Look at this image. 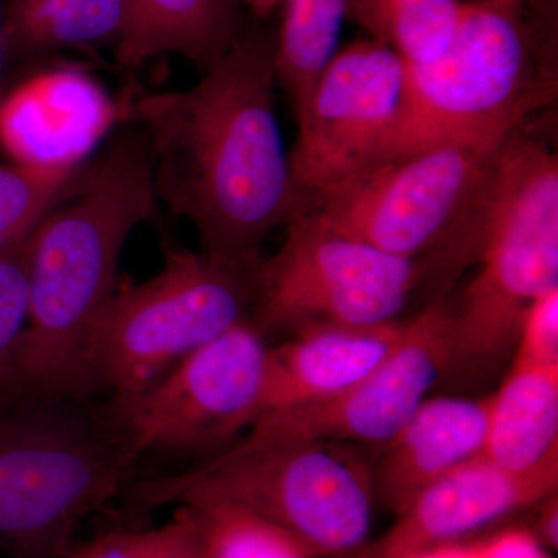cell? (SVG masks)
<instances>
[{
    "label": "cell",
    "instance_id": "cell-9",
    "mask_svg": "<svg viewBox=\"0 0 558 558\" xmlns=\"http://www.w3.org/2000/svg\"><path fill=\"white\" fill-rule=\"evenodd\" d=\"M517 130L454 140L384 161L296 213H311L330 229L391 255L418 259L449 242L499 149Z\"/></svg>",
    "mask_w": 558,
    "mask_h": 558
},
{
    "label": "cell",
    "instance_id": "cell-30",
    "mask_svg": "<svg viewBox=\"0 0 558 558\" xmlns=\"http://www.w3.org/2000/svg\"><path fill=\"white\" fill-rule=\"evenodd\" d=\"M11 78L9 61H7L5 36H3V0H0V97L9 89Z\"/></svg>",
    "mask_w": 558,
    "mask_h": 558
},
{
    "label": "cell",
    "instance_id": "cell-5",
    "mask_svg": "<svg viewBox=\"0 0 558 558\" xmlns=\"http://www.w3.org/2000/svg\"><path fill=\"white\" fill-rule=\"evenodd\" d=\"M135 498L146 508L236 506L323 558H343L368 542L376 490L374 468L357 446L245 435L196 468L143 481Z\"/></svg>",
    "mask_w": 558,
    "mask_h": 558
},
{
    "label": "cell",
    "instance_id": "cell-1",
    "mask_svg": "<svg viewBox=\"0 0 558 558\" xmlns=\"http://www.w3.org/2000/svg\"><path fill=\"white\" fill-rule=\"evenodd\" d=\"M277 35L245 24L199 83L128 87L123 123L148 137L157 199L193 223L201 252L250 263L299 209L290 153L275 110Z\"/></svg>",
    "mask_w": 558,
    "mask_h": 558
},
{
    "label": "cell",
    "instance_id": "cell-16",
    "mask_svg": "<svg viewBox=\"0 0 558 558\" xmlns=\"http://www.w3.org/2000/svg\"><path fill=\"white\" fill-rule=\"evenodd\" d=\"M492 395L425 399L387 446L374 469L376 501L402 512L424 488L483 454Z\"/></svg>",
    "mask_w": 558,
    "mask_h": 558
},
{
    "label": "cell",
    "instance_id": "cell-18",
    "mask_svg": "<svg viewBox=\"0 0 558 558\" xmlns=\"http://www.w3.org/2000/svg\"><path fill=\"white\" fill-rule=\"evenodd\" d=\"M558 450V362L515 355L492 395L483 457L501 468L527 470Z\"/></svg>",
    "mask_w": 558,
    "mask_h": 558
},
{
    "label": "cell",
    "instance_id": "cell-7",
    "mask_svg": "<svg viewBox=\"0 0 558 558\" xmlns=\"http://www.w3.org/2000/svg\"><path fill=\"white\" fill-rule=\"evenodd\" d=\"M526 2H462L449 47L436 60L407 64L402 120L379 163L454 140L517 130L554 100L556 81L539 64Z\"/></svg>",
    "mask_w": 558,
    "mask_h": 558
},
{
    "label": "cell",
    "instance_id": "cell-4",
    "mask_svg": "<svg viewBox=\"0 0 558 558\" xmlns=\"http://www.w3.org/2000/svg\"><path fill=\"white\" fill-rule=\"evenodd\" d=\"M135 461L87 398H0V550L68 558L83 521L119 494Z\"/></svg>",
    "mask_w": 558,
    "mask_h": 558
},
{
    "label": "cell",
    "instance_id": "cell-6",
    "mask_svg": "<svg viewBox=\"0 0 558 558\" xmlns=\"http://www.w3.org/2000/svg\"><path fill=\"white\" fill-rule=\"evenodd\" d=\"M260 258L240 263L167 245L154 277L117 282L84 343V396L137 392L248 319Z\"/></svg>",
    "mask_w": 558,
    "mask_h": 558
},
{
    "label": "cell",
    "instance_id": "cell-23",
    "mask_svg": "<svg viewBox=\"0 0 558 558\" xmlns=\"http://www.w3.org/2000/svg\"><path fill=\"white\" fill-rule=\"evenodd\" d=\"M68 558H207L196 510L178 506L163 526L113 531L76 543Z\"/></svg>",
    "mask_w": 558,
    "mask_h": 558
},
{
    "label": "cell",
    "instance_id": "cell-21",
    "mask_svg": "<svg viewBox=\"0 0 558 558\" xmlns=\"http://www.w3.org/2000/svg\"><path fill=\"white\" fill-rule=\"evenodd\" d=\"M461 5V0H348L347 20L407 64H425L449 47Z\"/></svg>",
    "mask_w": 558,
    "mask_h": 558
},
{
    "label": "cell",
    "instance_id": "cell-13",
    "mask_svg": "<svg viewBox=\"0 0 558 558\" xmlns=\"http://www.w3.org/2000/svg\"><path fill=\"white\" fill-rule=\"evenodd\" d=\"M557 490L558 450L521 472L480 454L424 488L381 537L343 558H407L461 542L513 513L534 509Z\"/></svg>",
    "mask_w": 558,
    "mask_h": 558
},
{
    "label": "cell",
    "instance_id": "cell-27",
    "mask_svg": "<svg viewBox=\"0 0 558 558\" xmlns=\"http://www.w3.org/2000/svg\"><path fill=\"white\" fill-rule=\"evenodd\" d=\"M462 558H550L529 529L510 527L488 537L464 539Z\"/></svg>",
    "mask_w": 558,
    "mask_h": 558
},
{
    "label": "cell",
    "instance_id": "cell-28",
    "mask_svg": "<svg viewBox=\"0 0 558 558\" xmlns=\"http://www.w3.org/2000/svg\"><path fill=\"white\" fill-rule=\"evenodd\" d=\"M534 526L529 529L531 534L537 538L539 545L546 550L558 548V497L557 494L543 499L535 506Z\"/></svg>",
    "mask_w": 558,
    "mask_h": 558
},
{
    "label": "cell",
    "instance_id": "cell-19",
    "mask_svg": "<svg viewBox=\"0 0 558 558\" xmlns=\"http://www.w3.org/2000/svg\"><path fill=\"white\" fill-rule=\"evenodd\" d=\"M124 0H3V36L11 78L65 50L119 43Z\"/></svg>",
    "mask_w": 558,
    "mask_h": 558
},
{
    "label": "cell",
    "instance_id": "cell-31",
    "mask_svg": "<svg viewBox=\"0 0 558 558\" xmlns=\"http://www.w3.org/2000/svg\"><path fill=\"white\" fill-rule=\"evenodd\" d=\"M240 5L248 7L253 13L258 16H269L271 11L277 10L279 5H284L286 0H236Z\"/></svg>",
    "mask_w": 558,
    "mask_h": 558
},
{
    "label": "cell",
    "instance_id": "cell-8",
    "mask_svg": "<svg viewBox=\"0 0 558 558\" xmlns=\"http://www.w3.org/2000/svg\"><path fill=\"white\" fill-rule=\"evenodd\" d=\"M286 226L284 244L256 270L250 322L264 336L398 322L424 274L421 260L349 238L307 211Z\"/></svg>",
    "mask_w": 558,
    "mask_h": 558
},
{
    "label": "cell",
    "instance_id": "cell-26",
    "mask_svg": "<svg viewBox=\"0 0 558 558\" xmlns=\"http://www.w3.org/2000/svg\"><path fill=\"white\" fill-rule=\"evenodd\" d=\"M515 348L521 357L558 362V289L529 304Z\"/></svg>",
    "mask_w": 558,
    "mask_h": 558
},
{
    "label": "cell",
    "instance_id": "cell-2",
    "mask_svg": "<svg viewBox=\"0 0 558 558\" xmlns=\"http://www.w3.org/2000/svg\"><path fill=\"white\" fill-rule=\"evenodd\" d=\"M157 204L148 137L124 121L33 227L27 323L0 398H86L84 343L119 282L124 244Z\"/></svg>",
    "mask_w": 558,
    "mask_h": 558
},
{
    "label": "cell",
    "instance_id": "cell-32",
    "mask_svg": "<svg viewBox=\"0 0 558 558\" xmlns=\"http://www.w3.org/2000/svg\"><path fill=\"white\" fill-rule=\"evenodd\" d=\"M495 2H524V0H495Z\"/></svg>",
    "mask_w": 558,
    "mask_h": 558
},
{
    "label": "cell",
    "instance_id": "cell-17",
    "mask_svg": "<svg viewBox=\"0 0 558 558\" xmlns=\"http://www.w3.org/2000/svg\"><path fill=\"white\" fill-rule=\"evenodd\" d=\"M245 24L236 0H124L117 61L138 69L180 54L204 72L240 39Z\"/></svg>",
    "mask_w": 558,
    "mask_h": 558
},
{
    "label": "cell",
    "instance_id": "cell-22",
    "mask_svg": "<svg viewBox=\"0 0 558 558\" xmlns=\"http://www.w3.org/2000/svg\"><path fill=\"white\" fill-rule=\"evenodd\" d=\"M199 517L207 558H323L289 531L236 506H190Z\"/></svg>",
    "mask_w": 558,
    "mask_h": 558
},
{
    "label": "cell",
    "instance_id": "cell-11",
    "mask_svg": "<svg viewBox=\"0 0 558 558\" xmlns=\"http://www.w3.org/2000/svg\"><path fill=\"white\" fill-rule=\"evenodd\" d=\"M405 94L407 62L385 44L360 39L337 51L296 112L290 163L299 209L379 163Z\"/></svg>",
    "mask_w": 558,
    "mask_h": 558
},
{
    "label": "cell",
    "instance_id": "cell-25",
    "mask_svg": "<svg viewBox=\"0 0 558 558\" xmlns=\"http://www.w3.org/2000/svg\"><path fill=\"white\" fill-rule=\"evenodd\" d=\"M32 230L0 248V391L10 379L27 323Z\"/></svg>",
    "mask_w": 558,
    "mask_h": 558
},
{
    "label": "cell",
    "instance_id": "cell-24",
    "mask_svg": "<svg viewBox=\"0 0 558 558\" xmlns=\"http://www.w3.org/2000/svg\"><path fill=\"white\" fill-rule=\"evenodd\" d=\"M81 167L35 170L0 163V248L25 236L47 209L68 194Z\"/></svg>",
    "mask_w": 558,
    "mask_h": 558
},
{
    "label": "cell",
    "instance_id": "cell-3",
    "mask_svg": "<svg viewBox=\"0 0 558 558\" xmlns=\"http://www.w3.org/2000/svg\"><path fill=\"white\" fill-rule=\"evenodd\" d=\"M524 126L499 149L449 240L480 263L453 310L451 368L501 357L529 304L558 289L557 154Z\"/></svg>",
    "mask_w": 558,
    "mask_h": 558
},
{
    "label": "cell",
    "instance_id": "cell-14",
    "mask_svg": "<svg viewBox=\"0 0 558 558\" xmlns=\"http://www.w3.org/2000/svg\"><path fill=\"white\" fill-rule=\"evenodd\" d=\"M119 123L121 98L80 69L38 70L0 97V148L35 170L78 168Z\"/></svg>",
    "mask_w": 558,
    "mask_h": 558
},
{
    "label": "cell",
    "instance_id": "cell-20",
    "mask_svg": "<svg viewBox=\"0 0 558 558\" xmlns=\"http://www.w3.org/2000/svg\"><path fill=\"white\" fill-rule=\"evenodd\" d=\"M277 35V80L295 113L339 51L348 0H286Z\"/></svg>",
    "mask_w": 558,
    "mask_h": 558
},
{
    "label": "cell",
    "instance_id": "cell-12",
    "mask_svg": "<svg viewBox=\"0 0 558 558\" xmlns=\"http://www.w3.org/2000/svg\"><path fill=\"white\" fill-rule=\"evenodd\" d=\"M453 363V310L436 300L405 322L396 351L339 396L263 414L245 435L387 446Z\"/></svg>",
    "mask_w": 558,
    "mask_h": 558
},
{
    "label": "cell",
    "instance_id": "cell-29",
    "mask_svg": "<svg viewBox=\"0 0 558 558\" xmlns=\"http://www.w3.org/2000/svg\"><path fill=\"white\" fill-rule=\"evenodd\" d=\"M462 556H464V539L421 550L407 558H462Z\"/></svg>",
    "mask_w": 558,
    "mask_h": 558
},
{
    "label": "cell",
    "instance_id": "cell-10",
    "mask_svg": "<svg viewBox=\"0 0 558 558\" xmlns=\"http://www.w3.org/2000/svg\"><path fill=\"white\" fill-rule=\"evenodd\" d=\"M267 337L245 319L101 409L135 458L226 450L259 416Z\"/></svg>",
    "mask_w": 558,
    "mask_h": 558
},
{
    "label": "cell",
    "instance_id": "cell-15",
    "mask_svg": "<svg viewBox=\"0 0 558 558\" xmlns=\"http://www.w3.org/2000/svg\"><path fill=\"white\" fill-rule=\"evenodd\" d=\"M403 329L405 322L399 319L387 325L314 326L269 347L259 416L322 402L354 387L396 351Z\"/></svg>",
    "mask_w": 558,
    "mask_h": 558
}]
</instances>
